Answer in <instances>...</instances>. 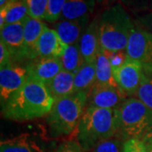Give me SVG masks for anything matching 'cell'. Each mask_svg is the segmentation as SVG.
I'll use <instances>...</instances> for the list:
<instances>
[{"instance_id":"83f0119b","label":"cell","mask_w":152,"mask_h":152,"mask_svg":"<svg viewBox=\"0 0 152 152\" xmlns=\"http://www.w3.org/2000/svg\"><path fill=\"white\" fill-rule=\"evenodd\" d=\"M105 51V50H104ZM107 55L110 64L112 66L113 71L120 68L126 62L128 58V55L126 50L122 51H115V52H107L105 51Z\"/></svg>"},{"instance_id":"836d02e7","label":"cell","mask_w":152,"mask_h":152,"mask_svg":"<svg viewBox=\"0 0 152 152\" xmlns=\"http://www.w3.org/2000/svg\"><path fill=\"white\" fill-rule=\"evenodd\" d=\"M11 0H0V10L3 9L6 4H8Z\"/></svg>"},{"instance_id":"8992f818","label":"cell","mask_w":152,"mask_h":152,"mask_svg":"<svg viewBox=\"0 0 152 152\" xmlns=\"http://www.w3.org/2000/svg\"><path fill=\"white\" fill-rule=\"evenodd\" d=\"M126 52L128 58L140 64L143 70L152 71L151 33L135 25L129 38Z\"/></svg>"},{"instance_id":"603a6c76","label":"cell","mask_w":152,"mask_h":152,"mask_svg":"<svg viewBox=\"0 0 152 152\" xmlns=\"http://www.w3.org/2000/svg\"><path fill=\"white\" fill-rule=\"evenodd\" d=\"M136 97L152 109V71H143L141 83L136 93Z\"/></svg>"},{"instance_id":"4dcf8cb0","label":"cell","mask_w":152,"mask_h":152,"mask_svg":"<svg viewBox=\"0 0 152 152\" xmlns=\"http://www.w3.org/2000/svg\"><path fill=\"white\" fill-rule=\"evenodd\" d=\"M55 152H86L77 141L69 140L60 144Z\"/></svg>"},{"instance_id":"7c38bea8","label":"cell","mask_w":152,"mask_h":152,"mask_svg":"<svg viewBox=\"0 0 152 152\" xmlns=\"http://www.w3.org/2000/svg\"><path fill=\"white\" fill-rule=\"evenodd\" d=\"M42 20L28 17L24 25V50L26 60L36 59L38 58L37 46L39 39L46 28Z\"/></svg>"},{"instance_id":"f1b7e54d","label":"cell","mask_w":152,"mask_h":152,"mask_svg":"<svg viewBox=\"0 0 152 152\" xmlns=\"http://www.w3.org/2000/svg\"><path fill=\"white\" fill-rule=\"evenodd\" d=\"M134 23L137 26L152 34V11L137 14Z\"/></svg>"},{"instance_id":"2e32d148","label":"cell","mask_w":152,"mask_h":152,"mask_svg":"<svg viewBox=\"0 0 152 152\" xmlns=\"http://www.w3.org/2000/svg\"><path fill=\"white\" fill-rule=\"evenodd\" d=\"M75 74L63 69L46 84L55 101L75 93Z\"/></svg>"},{"instance_id":"30bf717a","label":"cell","mask_w":152,"mask_h":152,"mask_svg":"<svg viewBox=\"0 0 152 152\" xmlns=\"http://www.w3.org/2000/svg\"><path fill=\"white\" fill-rule=\"evenodd\" d=\"M24 25L25 21L6 25L0 29L1 41L10 52L12 61L26 60L24 50Z\"/></svg>"},{"instance_id":"ac0fdd59","label":"cell","mask_w":152,"mask_h":152,"mask_svg":"<svg viewBox=\"0 0 152 152\" xmlns=\"http://www.w3.org/2000/svg\"><path fill=\"white\" fill-rule=\"evenodd\" d=\"M94 7L95 0H66L61 18L89 21Z\"/></svg>"},{"instance_id":"d6a6232c","label":"cell","mask_w":152,"mask_h":152,"mask_svg":"<svg viewBox=\"0 0 152 152\" xmlns=\"http://www.w3.org/2000/svg\"><path fill=\"white\" fill-rule=\"evenodd\" d=\"M142 141L146 145H152V127L147 131L146 134L142 138Z\"/></svg>"},{"instance_id":"ffe728a7","label":"cell","mask_w":152,"mask_h":152,"mask_svg":"<svg viewBox=\"0 0 152 152\" xmlns=\"http://www.w3.org/2000/svg\"><path fill=\"white\" fill-rule=\"evenodd\" d=\"M96 83L118 87L114 79L113 69L110 64L107 55L102 48L100 49L96 59Z\"/></svg>"},{"instance_id":"1f68e13d","label":"cell","mask_w":152,"mask_h":152,"mask_svg":"<svg viewBox=\"0 0 152 152\" xmlns=\"http://www.w3.org/2000/svg\"><path fill=\"white\" fill-rule=\"evenodd\" d=\"M13 63L10 52L5 44L0 41V68L10 64Z\"/></svg>"},{"instance_id":"7a4b0ae2","label":"cell","mask_w":152,"mask_h":152,"mask_svg":"<svg viewBox=\"0 0 152 152\" xmlns=\"http://www.w3.org/2000/svg\"><path fill=\"white\" fill-rule=\"evenodd\" d=\"M75 131L76 141L86 151H90L118 132L117 111L87 107Z\"/></svg>"},{"instance_id":"d590c367","label":"cell","mask_w":152,"mask_h":152,"mask_svg":"<svg viewBox=\"0 0 152 152\" xmlns=\"http://www.w3.org/2000/svg\"><path fill=\"white\" fill-rule=\"evenodd\" d=\"M97 3H99V4H104V3H106L107 0H96Z\"/></svg>"},{"instance_id":"4fadbf2b","label":"cell","mask_w":152,"mask_h":152,"mask_svg":"<svg viewBox=\"0 0 152 152\" xmlns=\"http://www.w3.org/2000/svg\"><path fill=\"white\" fill-rule=\"evenodd\" d=\"M67 47L54 29L46 26L38 42V58H61Z\"/></svg>"},{"instance_id":"e575fe53","label":"cell","mask_w":152,"mask_h":152,"mask_svg":"<svg viewBox=\"0 0 152 152\" xmlns=\"http://www.w3.org/2000/svg\"><path fill=\"white\" fill-rule=\"evenodd\" d=\"M145 146H146L147 151L152 152V145H146V144H145Z\"/></svg>"},{"instance_id":"7402d4cb","label":"cell","mask_w":152,"mask_h":152,"mask_svg":"<svg viewBox=\"0 0 152 152\" xmlns=\"http://www.w3.org/2000/svg\"><path fill=\"white\" fill-rule=\"evenodd\" d=\"M0 152H36V149L29 140L28 134H21L1 141Z\"/></svg>"},{"instance_id":"8d00e7d4","label":"cell","mask_w":152,"mask_h":152,"mask_svg":"<svg viewBox=\"0 0 152 152\" xmlns=\"http://www.w3.org/2000/svg\"><path fill=\"white\" fill-rule=\"evenodd\" d=\"M148 11H152V0H151V3H150V5H149Z\"/></svg>"},{"instance_id":"e0dca14e","label":"cell","mask_w":152,"mask_h":152,"mask_svg":"<svg viewBox=\"0 0 152 152\" xmlns=\"http://www.w3.org/2000/svg\"><path fill=\"white\" fill-rule=\"evenodd\" d=\"M28 17L27 0H11L0 10V29L6 25L25 21Z\"/></svg>"},{"instance_id":"9c48e42d","label":"cell","mask_w":152,"mask_h":152,"mask_svg":"<svg viewBox=\"0 0 152 152\" xmlns=\"http://www.w3.org/2000/svg\"><path fill=\"white\" fill-rule=\"evenodd\" d=\"M143 71L140 64L128 58L123 65L113 72L119 89L128 96H136L141 83Z\"/></svg>"},{"instance_id":"52a82bcc","label":"cell","mask_w":152,"mask_h":152,"mask_svg":"<svg viewBox=\"0 0 152 152\" xmlns=\"http://www.w3.org/2000/svg\"><path fill=\"white\" fill-rule=\"evenodd\" d=\"M28 79L26 66L15 63L0 68V102L1 107L5 105L21 88Z\"/></svg>"},{"instance_id":"44dd1931","label":"cell","mask_w":152,"mask_h":152,"mask_svg":"<svg viewBox=\"0 0 152 152\" xmlns=\"http://www.w3.org/2000/svg\"><path fill=\"white\" fill-rule=\"evenodd\" d=\"M61 61L64 70L76 74V72L80 69V68L85 63L80 53V44L69 45L61 58Z\"/></svg>"},{"instance_id":"d4e9b609","label":"cell","mask_w":152,"mask_h":152,"mask_svg":"<svg viewBox=\"0 0 152 152\" xmlns=\"http://www.w3.org/2000/svg\"><path fill=\"white\" fill-rule=\"evenodd\" d=\"M48 0H27L29 16L42 20L45 19L48 10Z\"/></svg>"},{"instance_id":"6da1fadb","label":"cell","mask_w":152,"mask_h":152,"mask_svg":"<svg viewBox=\"0 0 152 152\" xmlns=\"http://www.w3.org/2000/svg\"><path fill=\"white\" fill-rule=\"evenodd\" d=\"M54 102L46 84L28 77L25 85L1 107L2 116L15 121L42 118L50 113Z\"/></svg>"},{"instance_id":"8fae6325","label":"cell","mask_w":152,"mask_h":152,"mask_svg":"<svg viewBox=\"0 0 152 152\" xmlns=\"http://www.w3.org/2000/svg\"><path fill=\"white\" fill-rule=\"evenodd\" d=\"M28 77L44 84L52 80L64 69L61 58H37L26 64Z\"/></svg>"},{"instance_id":"9a60e30c","label":"cell","mask_w":152,"mask_h":152,"mask_svg":"<svg viewBox=\"0 0 152 152\" xmlns=\"http://www.w3.org/2000/svg\"><path fill=\"white\" fill-rule=\"evenodd\" d=\"M88 22L86 20H70L60 18L55 23L54 30L67 46L73 45L80 42L82 35L88 26Z\"/></svg>"},{"instance_id":"ba28073f","label":"cell","mask_w":152,"mask_h":152,"mask_svg":"<svg viewBox=\"0 0 152 152\" xmlns=\"http://www.w3.org/2000/svg\"><path fill=\"white\" fill-rule=\"evenodd\" d=\"M127 100V96L118 87L96 83L90 90L87 107L118 110Z\"/></svg>"},{"instance_id":"3957f363","label":"cell","mask_w":152,"mask_h":152,"mask_svg":"<svg viewBox=\"0 0 152 152\" xmlns=\"http://www.w3.org/2000/svg\"><path fill=\"white\" fill-rule=\"evenodd\" d=\"M134 26V21L121 4L107 8L99 18L102 48L107 52L126 50Z\"/></svg>"},{"instance_id":"5b68a950","label":"cell","mask_w":152,"mask_h":152,"mask_svg":"<svg viewBox=\"0 0 152 152\" xmlns=\"http://www.w3.org/2000/svg\"><path fill=\"white\" fill-rule=\"evenodd\" d=\"M117 111L118 132L125 140H142L152 127V109L137 97L127 98Z\"/></svg>"},{"instance_id":"4316f807","label":"cell","mask_w":152,"mask_h":152,"mask_svg":"<svg viewBox=\"0 0 152 152\" xmlns=\"http://www.w3.org/2000/svg\"><path fill=\"white\" fill-rule=\"evenodd\" d=\"M120 4L127 10L139 14L142 12H146L149 9L151 0H119Z\"/></svg>"},{"instance_id":"5bb4252c","label":"cell","mask_w":152,"mask_h":152,"mask_svg":"<svg viewBox=\"0 0 152 152\" xmlns=\"http://www.w3.org/2000/svg\"><path fill=\"white\" fill-rule=\"evenodd\" d=\"M79 44L84 61H96L98 53L102 48L99 32V18H95L88 25Z\"/></svg>"},{"instance_id":"277c9868","label":"cell","mask_w":152,"mask_h":152,"mask_svg":"<svg viewBox=\"0 0 152 152\" xmlns=\"http://www.w3.org/2000/svg\"><path fill=\"white\" fill-rule=\"evenodd\" d=\"M89 91H78L55 101L47 115L48 124L54 135H66L75 130L87 107Z\"/></svg>"},{"instance_id":"484cf974","label":"cell","mask_w":152,"mask_h":152,"mask_svg":"<svg viewBox=\"0 0 152 152\" xmlns=\"http://www.w3.org/2000/svg\"><path fill=\"white\" fill-rule=\"evenodd\" d=\"M91 152H123V145L118 139L111 138L105 141L98 144Z\"/></svg>"},{"instance_id":"f546056e","label":"cell","mask_w":152,"mask_h":152,"mask_svg":"<svg viewBox=\"0 0 152 152\" xmlns=\"http://www.w3.org/2000/svg\"><path fill=\"white\" fill-rule=\"evenodd\" d=\"M123 152H148L146 146L141 140L130 139L123 144Z\"/></svg>"},{"instance_id":"cb8c5ba5","label":"cell","mask_w":152,"mask_h":152,"mask_svg":"<svg viewBox=\"0 0 152 152\" xmlns=\"http://www.w3.org/2000/svg\"><path fill=\"white\" fill-rule=\"evenodd\" d=\"M66 0H48V10L45 16V20L51 23L57 22L62 16V12Z\"/></svg>"},{"instance_id":"d6986e66","label":"cell","mask_w":152,"mask_h":152,"mask_svg":"<svg viewBox=\"0 0 152 152\" xmlns=\"http://www.w3.org/2000/svg\"><path fill=\"white\" fill-rule=\"evenodd\" d=\"M96 83V61L85 62L75 75V92L90 91Z\"/></svg>"}]
</instances>
